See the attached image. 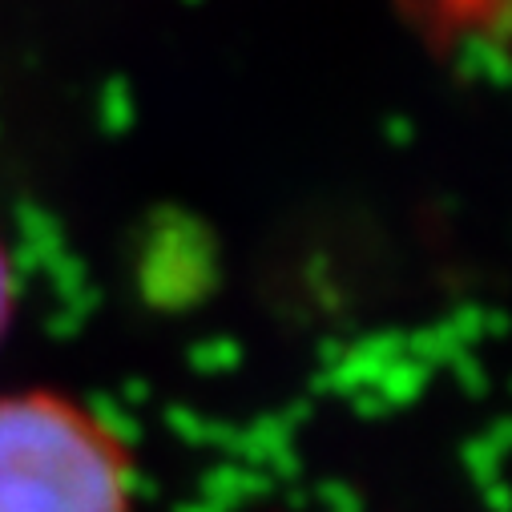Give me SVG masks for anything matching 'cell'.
Instances as JSON below:
<instances>
[{
  "label": "cell",
  "instance_id": "obj_1",
  "mask_svg": "<svg viewBox=\"0 0 512 512\" xmlns=\"http://www.w3.org/2000/svg\"><path fill=\"white\" fill-rule=\"evenodd\" d=\"M0 512H130V464L57 396L0 400Z\"/></svg>",
  "mask_w": 512,
  "mask_h": 512
},
{
  "label": "cell",
  "instance_id": "obj_2",
  "mask_svg": "<svg viewBox=\"0 0 512 512\" xmlns=\"http://www.w3.org/2000/svg\"><path fill=\"white\" fill-rule=\"evenodd\" d=\"M9 267H5V254H0V331H5L9 323Z\"/></svg>",
  "mask_w": 512,
  "mask_h": 512
}]
</instances>
